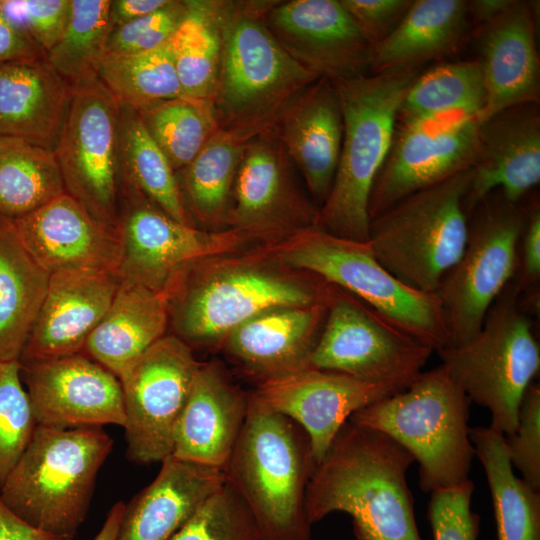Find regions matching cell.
<instances>
[{
  "label": "cell",
  "instance_id": "f1b7e54d",
  "mask_svg": "<svg viewBox=\"0 0 540 540\" xmlns=\"http://www.w3.org/2000/svg\"><path fill=\"white\" fill-rule=\"evenodd\" d=\"M72 86L46 57L0 65V136L53 150L66 119Z\"/></svg>",
  "mask_w": 540,
  "mask_h": 540
},
{
  "label": "cell",
  "instance_id": "44dd1931",
  "mask_svg": "<svg viewBox=\"0 0 540 540\" xmlns=\"http://www.w3.org/2000/svg\"><path fill=\"white\" fill-rule=\"evenodd\" d=\"M12 222L24 247L49 274L71 270L117 273L122 256L119 235L66 191Z\"/></svg>",
  "mask_w": 540,
  "mask_h": 540
},
{
  "label": "cell",
  "instance_id": "9a60e30c",
  "mask_svg": "<svg viewBox=\"0 0 540 540\" xmlns=\"http://www.w3.org/2000/svg\"><path fill=\"white\" fill-rule=\"evenodd\" d=\"M201 362L173 334L150 346L119 378L127 454L137 463L172 455L174 432Z\"/></svg>",
  "mask_w": 540,
  "mask_h": 540
},
{
  "label": "cell",
  "instance_id": "5b68a950",
  "mask_svg": "<svg viewBox=\"0 0 540 540\" xmlns=\"http://www.w3.org/2000/svg\"><path fill=\"white\" fill-rule=\"evenodd\" d=\"M99 427L37 424L0 488V500L28 525L73 540L84 522L97 474L112 450Z\"/></svg>",
  "mask_w": 540,
  "mask_h": 540
},
{
  "label": "cell",
  "instance_id": "681fc988",
  "mask_svg": "<svg viewBox=\"0 0 540 540\" xmlns=\"http://www.w3.org/2000/svg\"><path fill=\"white\" fill-rule=\"evenodd\" d=\"M371 47L398 26L413 0H340Z\"/></svg>",
  "mask_w": 540,
  "mask_h": 540
},
{
  "label": "cell",
  "instance_id": "ab89813d",
  "mask_svg": "<svg viewBox=\"0 0 540 540\" xmlns=\"http://www.w3.org/2000/svg\"><path fill=\"white\" fill-rule=\"evenodd\" d=\"M111 0H71L67 26L46 60L71 86L98 77L111 32Z\"/></svg>",
  "mask_w": 540,
  "mask_h": 540
},
{
  "label": "cell",
  "instance_id": "83f0119b",
  "mask_svg": "<svg viewBox=\"0 0 540 540\" xmlns=\"http://www.w3.org/2000/svg\"><path fill=\"white\" fill-rule=\"evenodd\" d=\"M225 481L221 469L167 457L154 480L125 504L115 540H170Z\"/></svg>",
  "mask_w": 540,
  "mask_h": 540
},
{
  "label": "cell",
  "instance_id": "816d5d0a",
  "mask_svg": "<svg viewBox=\"0 0 540 540\" xmlns=\"http://www.w3.org/2000/svg\"><path fill=\"white\" fill-rule=\"evenodd\" d=\"M170 0H114L110 4L111 30L135 19L151 14Z\"/></svg>",
  "mask_w": 540,
  "mask_h": 540
},
{
  "label": "cell",
  "instance_id": "1f68e13d",
  "mask_svg": "<svg viewBox=\"0 0 540 540\" xmlns=\"http://www.w3.org/2000/svg\"><path fill=\"white\" fill-rule=\"evenodd\" d=\"M273 124L222 128L176 173L184 207L196 227L226 229L235 176L248 142Z\"/></svg>",
  "mask_w": 540,
  "mask_h": 540
},
{
  "label": "cell",
  "instance_id": "d6a6232c",
  "mask_svg": "<svg viewBox=\"0 0 540 540\" xmlns=\"http://www.w3.org/2000/svg\"><path fill=\"white\" fill-rule=\"evenodd\" d=\"M50 274L0 217V361H19L42 306Z\"/></svg>",
  "mask_w": 540,
  "mask_h": 540
},
{
  "label": "cell",
  "instance_id": "ba28073f",
  "mask_svg": "<svg viewBox=\"0 0 540 540\" xmlns=\"http://www.w3.org/2000/svg\"><path fill=\"white\" fill-rule=\"evenodd\" d=\"M529 309L513 279L467 341L436 353L450 378L491 413L490 428L514 432L522 397L540 369V347Z\"/></svg>",
  "mask_w": 540,
  "mask_h": 540
},
{
  "label": "cell",
  "instance_id": "836d02e7",
  "mask_svg": "<svg viewBox=\"0 0 540 540\" xmlns=\"http://www.w3.org/2000/svg\"><path fill=\"white\" fill-rule=\"evenodd\" d=\"M470 439L491 492L497 540H540V491L513 472L504 436L490 427H475Z\"/></svg>",
  "mask_w": 540,
  "mask_h": 540
},
{
  "label": "cell",
  "instance_id": "ffe728a7",
  "mask_svg": "<svg viewBox=\"0 0 540 540\" xmlns=\"http://www.w3.org/2000/svg\"><path fill=\"white\" fill-rule=\"evenodd\" d=\"M394 393L381 384L314 368L266 381L251 392L262 405L305 431L317 464L356 411Z\"/></svg>",
  "mask_w": 540,
  "mask_h": 540
},
{
  "label": "cell",
  "instance_id": "8d00e7d4",
  "mask_svg": "<svg viewBox=\"0 0 540 540\" xmlns=\"http://www.w3.org/2000/svg\"><path fill=\"white\" fill-rule=\"evenodd\" d=\"M64 192L53 150L0 136V217L14 220Z\"/></svg>",
  "mask_w": 540,
  "mask_h": 540
},
{
  "label": "cell",
  "instance_id": "2e32d148",
  "mask_svg": "<svg viewBox=\"0 0 540 540\" xmlns=\"http://www.w3.org/2000/svg\"><path fill=\"white\" fill-rule=\"evenodd\" d=\"M119 236V277L157 292H163L172 276L186 264L245 251L255 243L238 230L210 231L183 224L123 186Z\"/></svg>",
  "mask_w": 540,
  "mask_h": 540
},
{
  "label": "cell",
  "instance_id": "9c48e42d",
  "mask_svg": "<svg viewBox=\"0 0 540 540\" xmlns=\"http://www.w3.org/2000/svg\"><path fill=\"white\" fill-rule=\"evenodd\" d=\"M267 246L283 265L352 294L433 351L450 345L437 295L397 279L377 260L368 241L311 226Z\"/></svg>",
  "mask_w": 540,
  "mask_h": 540
},
{
  "label": "cell",
  "instance_id": "d4e9b609",
  "mask_svg": "<svg viewBox=\"0 0 540 540\" xmlns=\"http://www.w3.org/2000/svg\"><path fill=\"white\" fill-rule=\"evenodd\" d=\"M249 397L221 363L201 362L175 428L171 456L224 470L244 426Z\"/></svg>",
  "mask_w": 540,
  "mask_h": 540
},
{
  "label": "cell",
  "instance_id": "7bdbcfd3",
  "mask_svg": "<svg viewBox=\"0 0 540 540\" xmlns=\"http://www.w3.org/2000/svg\"><path fill=\"white\" fill-rule=\"evenodd\" d=\"M170 540H256V529L242 499L225 481Z\"/></svg>",
  "mask_w": 540,
  "mask_h": 540
},
{
  "label": "cell",
  "instance_id": "7a4b0ae2",
  "mask_svg": "<svg viewBox=\"0 0 540 540\" xmlns=\"http://www.w3.org/2000/svg\"><path fill=\"white\" fill-rule=\"evenodd\" d=\"M414 461L390 436L348 420L309 481L310 523L343 512L357 540H423L406 479Z\"/></svg>",
  "mask_w": 540,
  "mask_h": 540
},
{
  "label": "cell",
  "instance_id": "f546056e",
  "mask_svg": "<svg viewBox=\"0 0 540 540\" xmlns=\"http://www.w3.org/2000/svg\"><path fill=\"white\" fill-rule=\"evenodd\" d=\"M169 325L165 296L121 279L110 307L88 336L82 353L118 379Z\"/></svg>",
  "mask_w": 540,
  "mask_h": 540
},
{
  "label": "cell",
  "instance_id": "52a82bcc",
  "mask_svg": "<svg viewBox=\"0 0 540 540\" xmlns=\"http://www.w3.org/2000/svg\"><path fill=\"white\" fill-rule=\"evenodd\" d=\"M470 403L441 364L349 420L385 433L408 450L419 463L421 489L432 492L469 479L475 456L468 426Z\"/></svg>",
  "mask_w": 540,
  "mask_h": 540
},
{
  "label": "cell",
  "instance_id": "277c9868",
  "mask_svg": "<svg viewBox=\"0 0 540 540\" xmlns=\"http://www.w3.org/2000/svg\"><path fill=\"white\" fill-rule=\"evenodd\" d=\"M417 69H396L331 80L343 115V138L331 190L314 226L332 235L368 241V205L388 155L399 109Z\"/></svg>",
  "mask_w": 540,
  "mask_h": 540
},
{
  "label": "cell",
  "instance_id": "c3c4849f",
  "mask_svg": "<svg viewBox=\"0 0 540 540\" xmlns=\"http://www.w3.org/2000/svg\"><path fill=\"white\" fill-rule=\"evenodd\" d=\"M513 281L524 303L536 312L540 281V206L536 198L527 203V219L520 239L518 267Z\"/></svg>",
  "mask_w": 540,
  "mask_h": 540
},
{
  "label": "cell",
  "instance_id": "5bb4252c",
  "mask_svg": "<svg viewBox=\"0 0 540 540\" xmlns=\"http://www.w3.org/2000/svg\"><path fill=\"white\" fill-rule=\"evenodd\" d=\"M480 124L479 116L464 112L397 118L370 194V220L408 195L472 169Z\"/></svg>",
  "mask_w": 540,
  "mask_h": 540
},
{
  "label": "cell",
  "instance_id": "ac0fdd59",
  "mask_svg": "<svg viewBox=\"0 0 540 540\" xmlns=\"http://www.w3.org/2000/svg\"><path fill=\"white\" fill-rule=\"evenodd\" d=\"M20 364L37 424L55 428L124 427L119 379L87 355Z\"/></svg>",
  "mask_w": 540,
  "mask_h": 540
},
{
  "label": "cell",
  "instance_id": "f5cc1de1",
  "mask_svg": "<svg viewBox=\"0 0 540 540\" xmlns=\"http://www.w3.org/2000/svg\"><path fill=\"white\" fill-rule=\"evenodd\" d=\"M0 540H63L36 529L14 515L0 500Z\"/></svg>",
  "mask_w": 540,
  "mask_h": 540
},
{
  "label": "cell",
  "instance_id": "ee69618b",
  "mask_svg": "<svg viewBox=\"0 0 540 540\" xmlns=\"http://www.w3.org/2000/svg\"><path fill=\"white\" fill-rule=\"evenodd\" d=\"M186 12L187 0H170L161 9L111 30L105 56L138 54L167 44Z\"/></svg>",
  "mask_w": 540,
  "mask_h": 540
},
{
  "label": "cell",
  "instance_id": "db71d44e",
  "mask_svg": "<svg viewBox=\"0 0 540 540\" xmlns=\"http://www.w3.org/2000/svg\"><path fill=\"white\" fill-rule=\"evenodd\" d=\"M512 0H473L467 1L470 20L480 26L504 11Z\"/></svg>",
  "mask_w": 540,
  "mask_h": 540
},
{
  "label": "cell",
  "instance_id": "8fae6325",
  "mask_svg": "<svg viewBox=\"0 0 540 540\" xmlns=\"http://www.w3.org/2000/svg\"><path fill=\"white\" fill-rule=\"evenodd\" d=\"M526 219L527 204L510 202L499 190L470 212L464 252L436 292L450 345L479 331L490 306L515 277Z\"/></svg>",
  "mask_w": 540,
  "mask_h": 540
},
{
  "label": "cell",
  "instance_id": "bcb514c9",
  "mask_svg": "<svg viewBox=\"0 0 540 540\" xmlns=\"http://www.w3.org/2000/svg\"><path fill=\"white\" fill-rule=\"evenodd\" d=\"M473 482H465L431 493L428 519L434 540H477L480 518L471 509Z\"/></svg>",
  "mask_w": 540,
  "mask_h": 540
},
{
  "label": "cell",
  "instance_id": "b9f144b4",
  "mask_svg": "<svg viewBox=\"0 0 540 540\" xmlns=\"http://www.w3.org/2000/svg\"><path fill=\"white\" fill-rule=\"evenodd\" d=\"M37 426L19 361H0V488Z\"/></svg>",
  "mask_w": 540,
  "mask_h": 540
},
{
  "label": "cell",
  "instance_id": "6da1fadb",
  "mask_svg": "<svg viewBox=\"0 0 540 540\" xmlns=\"http://www.w3.org/2000/svg\"><path fill=\"white\" fill-rule=\"evenodd\" d=\"M329 284L283 265L267 245L192 261L163 290L173 335L193 348H220L236 327L268 309L327 299Z\"/></svg>",
  "mask_w": 540,
  "mask_h": 540
},
{
  "label": "cell",
  "instance_id": "60d3db41",
  "mask_svg": "<svg viewBox=\"0 0 540 540\" xmlns=\"http://www.w3.org/2000/svg\"><path fill=\"white\" fill-rule=\"evenodd\" d=\"M138 112L176 173L196 157L220 127L209 100L183 96Z\"/></svg>",
  "mask_w": 540,
  "mask_h": 540
},
{
  "label": "cell",
  "instance_id": "4dcf8cb0",
  "mask_svg": "<svg viewBox=\"0 0 540 540\" xmlns=\"http://www.w3.org/2000/svg\"><path fill=\"white\" fill-rule=\"evenodd\" d=\"M469 29L467 1L413 0L392 33L371 47L370 71L417 69L456 52Z\"/></svg>",
  "mask_w": 540,
  "mask_h": 540
},
{
  "label": "cell",
  "instance_id": "7402d4cb",
  "mask_svg": "<svg viewBox=\"0 0 540 540\" xmlns=\"http://www.w3.org/2000/svg\"><path fill=\"white\" fill-rule=\"evenodd\" d=\"M540 182L539 103L509 107L481 122L476 161L465 208L499 190L519 203Z\"/></svg>",
  "mask_w": 540,
  "mask_h": 540
},
{
  "label": "cell",
  "instance_id": "8992f818",
  "mask_svg": "<svg viewBox=\"0 0 540 540\" xmlns=\"http://www.w3.org/2000/svg\"><path fill=\"white\" fill-rule=\"evenodd\" d=\"M271 0H221L222 51L212 99L222 128L274 124L319 77L296 62L266 23Z\"/></svg>",
  "mask_w": 540,
  "mask_h": 540
},
{
  "label": "cell",
  "instance_id": "7dc6e473",
  "mask_svg": "<svg viewBox=\"0 0 540 540\" xmlns=\"http://www.w3.org/2000/svg\"><path fill=\"white\" fill-rule=\"evenodd\" d=\"M509 460L532 488L540 491V386L532 382L525 391L514 432L504 436Z\"/></svg>",
  "mask_w": 540,
  "mask_h": 540
},
{
  "label": "cell",
  "instance_id": "d6986e66",
  "mask_svg": "<svg viewBox=\"0 0 540 540\" xmlns=\"http://www.w3.org/2000/svg\"><path fill=\"white\" fill-rule=\"evenodd\" d=\"M266 23L281 47L319 78L369 74L371 46L340 0L274 1Z\"/></svg>",
  "mask_w": 540,
  "mask_h": 540
},
{
  "label": "cell",
  "instance_id": "f907efd6",
  "mask_svg": "<svg viewBox=\"0 0 540 540\" xmlns=\"http://www.w3.org/2000/svg\"><path fill=\"white\" fill-rule=\"evenodd\" d=\"M46 57L0 10V65Z\"/></svg>",
  "mask_w": 540,
  "mask_h": 540
},
{
  "label": "cell",
  "instance_id": "e0dca14e",
  "mask_svg": "<svg viewBox=\"0 0 540 540\" xmlns=\"http://www.w3.org/2000/svg\"><path fill=\"white\" fill-rule=\"evenodd\" d=\"M272 126L246 145L232 187L226 229L271 245L314 226L318 208L302 194Z\"/></svg>",
  "mask_w": 540,
  "mask_h": 540
},
{
  "label": "cell",
  "instance_id": "74e56055",
  "mask_svg": "<svg viewBox=\"0 0 540 540\" xmlns=\"http://www.w3.org/2000/svg\"><path fill=\"white\" fill-rule=\"evenodd\" d=\"M486 101L483 70L477 59L448 62L418 74L397 118L464 112L481 115Z\"/></svg>",
  "mask_w": 540,
  "mask_h": 540
},
{
  "label": "cell",
  "instance_id": "d590c367",
  "mask_svg": "<svg viewBox=\"0 0 540 540\" xmlns=\"http://www.w3.org/2000/svg\"><path fill=\"white\" fill-rule=\"evenodd\" d=\"M221 0H187V12L168 41L185 97L212 101L219 74Z\"/></svg>",
  "mask_w": 540,
  "mask_h": 540
},
{
  "label": "cell",
  "instance_id": "603a6c76",
  "mask_svg": "<svg viewBox=\"0 0 540 540\" xmlns=\"http://www.w3.org/2000/svg\"><path fill=\"white\" fill-rule=\"evenodd\" d=\"M116 272L71 270L50 274L47 291L20 363L82 353L111 305Z\"/></svg>",
  "mask_w": 540,
  "mask_h": 540
},
{
  "label": "cell",
  "instance_id": "11a10c76",
  "mask_svg": "<svg viewBox=\"0 0 540 540\" xmlns=\"http://www.w3.org/2000/svg\"><path fill=\"white\" fill-rule=\"evenodd\" d=\"M125 504L115 503L106 515V519L93 540H115Z\"/></svg>",
  "mask_w": 540,
  "mask_h": 540
},
{
  "label": "cell",
  "instance_id": "484cf974",
  "mask_svg": "<svg viewBox=\"0 0 540 540\" xmlns=\"http://www.w3.org/2000/svg\"><path fill=\"white\" fill-rule=\"evenodd\" d=\"M476 28V59L486 88L481 122L512 106L539 103L540 65L531 4L512 0L499 15Z\"/></svg>",
  "mask_w": 540,
  "mask_h": 540
},
{
  "label": "cell",
  "instance_id": "4316f807",
  "mask_svg": "<svg viewBox=\"0 0 540 540\" xmlns=\"http://www.w3.org/2000/svg\"><path fill=\"white\" fill-rule=\"evenodd\" d=\"M272 130L320 207L331 190L343 138L333 82L320 77L307 86L280 112Z\"/></svg>",
  "mask_w": 540,
  "mask_h": 540
},
{
  "label": "cell",
  "instance_id": "f6af8a7d",
  "mask_svg": "<svg viewBox=\"0 0 540 540\" xmlns=\"http://www.w3.org/2000/svg\"><path fill=\"white\" fill-rule=\"evenodd\" d=\"M0 10L46 56L67 26L71 0H0Z\"/></svg>",
  "mask_w": 540,
  "mask_h": 540
},
{
  "label": "cell",
  "instance_id": "7c38bea8",
  "mask_svg": "<svg viewBox=\"0 0 540 540\" xmlns=\"http://www.w3.org/2000/svg\"><path fill=\"white\" fill-rule=\"evenodd\" d=\"M433 352L365 302L329 284L326 316L309 365L399 392L418 378Z\"/></svg>",
  "mask_w": 540,
  "mask_h": 540
},
{
  "label": "cell",
  "instance_id": "3957f363",
  "mask_svg": "<svg viewBox=\"0 0 540 540\" xmlns=\"http://www.w3.org/2000/svg\"><path fill=\"white\" fill-rule=\"evenodd\" d=\"M316 465L305 431L250 392L244 426L223 471L252 516L256 540H311L306 496Z\"/></svg>",
  "mask_w": 540,
  "mask_h": 540
},
{
  "label": "cell",
  "instance_id": "f35d334b",
  "mask_svg": "<svg viewBox=\"0 0 540 540\" xmlns=\"http://www.w3.org/2000/svg\"><path fill=\"white\" fill-rule=\"evenodd\" d=\"M98 78L121 105L137 111L184 96L168 44L138 54L105 56Z\"/></svg>",
  "mask_w": 540,
  "mask_h": 540
},
{
  "label": "cell",
  "instance_id": "e575fe53",
  "mask_svg": "<svg viewBox=\"0 0 540 540\" xmlns=\"http://www.w3.org/2000/svg\"><path fill=\"white\" fill-rule=\"evenodd\" d=\"M119 159L121 187L143 195L173 219L195 226L184 207L170 162L149 134L139 112L121 104Z\"/></svg>",
  "mask_w": 540,
  "mask_h": 540
},
{
  "label": "cell",
  "instance_id": "4fadbf2b",
  "mask_svg": "<svg viewBox=\"0 0 540 540\" xmlns=\"http://www.w3.org/2000/svg\"><path fill=\"white\" fill-rule=\"evenodd\" d=\"M119 130L120 103L97 77L72 86L69 109L54 149L65 191L118 235Z\"/></svg>",
  "mask_w": 540,
  "mask_h": 540
},
{
  "label": "cell",
  "instance_id": "cb8c5ba5",
  "mask_svg": "<svg viewBox=\"0 0 540 540\" xmlns=\"http://www.w3.org/2000/svg\"><path fill=\"white\" fill-rule=\"evenodd\" d=\"M326 310L327 299L268 309L231 331L220 349L257 385L308 369Z\"/></svg>",
  "mask_w": 540,
  "mask_h": 540
},
{
  "label": "cell",
  "instance_id": "30bf717a",
  "mask_svg": "<svg viewBox=\"0 0 540 540\" xmlns=\"http://www.w3.org/2000/svg\"><path fill=\"white\" fill-rule=\"evenodd\" d=\"M471 176L469 169L414 192L370 220L375 257L407 286L436 294L459 261L468 237Z\"/></svg>",
  "mask_w": 540,
  "mask_h": 540
}]
</instances>
